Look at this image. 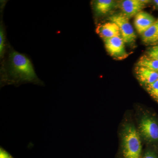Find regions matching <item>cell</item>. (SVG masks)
Returning <instances> with one entry per match:
<instances>
[{"label":"cell","mask_w":158,"mask_h":158,"mask_svg":"<svg viewBox=\"0 0 158 158\" xmlns=\"http://www.w3.org/2000/svg\"><path fill=\"white\" fill-rule=\"evenodd\" d=\"M8 73V75L2 80L5 84H41L30 59L16 51H11L9 54Z\"/></svg>","instance_id":"1"},{"label":"cell","mask_w":158,"mask_h":158,"mask_svg":"<svg viewBox=\"0 0 158 158\" xmlns=\"http://www.w3.org/2000/svg\"><path fill=\"white\" fill-rule=\"evenodd\" d=\"M121 148L116 158H141L142 144L138 130L131 124L126 125L123 131Z\"/></svg>","instance_id":"2"},{"label":"cell","mask_w":158,"mask_h":158,"mask_svg":"<svg viewBox=\"0 0 158 158\" xmlns=\"http://www.w3.org/2000/svg\"><path fill=\"white\" fill-rule=\"evenodd\" d=\"M111 22L116 23L119 28L122 38L124 43L135 42L136 35L128 19L123 14L114 15L110 18Z\"/></svg>","instance_id":"3"},{"label":"cell","mask_w":158,"mask_h":158,"mask_svg":"<svg viewBox=\"0 0 158 158\" xmlns=\"http://www.w3.org/2000/svg\"><path fill=\"white\" fill-rule=\"evenodd\" d=\"M139 132L150 142L158 141V124L155 119L148 116L141 118L139 124Z\"/></svg>","instance_id":"4"},{"label":"cell","mask_w":158,"mask_h":158,"mask_svg":"<svg viewBox=\"0 0 158 158\" xmlns=\"http://www.w3.org/2000/svg\"><path fill=\"white\" fill-rule=\"evenodd\" d=\"M104 42L107 51L112 56L119 59L125 58L127 56L124 41L120 36L105 39Z\"/></svg>","instance_id":"5"},{"label":"cell","mask_w":158,"mask_h":158,"mask_svg":"<svg viewBox=\"0 0 158 158\" xmlns=\"http://www.w3.org/2000/svg\"><path fill=\"white\" fill-rule=\"evenodd\" d=\"M155 21V19L151 15L145 11H141L135 15V27L138 33L142 34Z\"/></svg>","instance_id":"6"},{"label":"cell","mask_w":158,"mask_h":158,"mask_svg":"<svg viewBox=\"0 0 158 158\" xmlns=\"http://www.w3.org/2000/svg\"><path fill=\"white\" fill-rule=\"evenodd\" d=\"M144 5L141 0H125L122 2L120 7L123 14L129 19L140 12Z\"/></svg>","instance_id":"7"},{"label":"cell","mask_w":158,"mask_h":158,"mask_svg":"<svg viewBox=\"0 0 158 158\" xmlns=\"http://www.w3.org/2000/svg\"><path fill=\"white\" fill-rule=\"evenodd\" d=\"M137 78L145 86L150 85L158 80V72L140 66L135 69Z\"/></svg>","instance_id":"8"},{"label":"cell","mask_w":158,"mask_h":158,"mask_svg":"<svg viewBox=\"0 0 158 158\" xmlns=\"http://www.w3.org/2000/svg\"><path fill=\"white\" fill-rule=\"evenodd\" d=\"M97 32L104 39L120 36L119 28L115 23H106L98 27Z\"/></svg>","instance_id":"9"},{"label":"cell","mask_w":158,"mask_h":158,"mask_svg":"<svg viewBox=\"0 0 158 158\" xmlns=\"http://www.w3.org/2000/svg\"><path fill=\"white\" fill-rule=\"evenodd\" d=\"M142 41L145 44L155 43L158 42V19L155 23L141 34Z\"/></svg>","instance_id":"10"},{"label":"cell","mask_w":158,"mask_h":158,"mask_svg":"<svg viewBox=\"0 0 158 158\" xmlns=\"http://www.w3.org/2000/svg\"><path fill=\"white\" fill-rule=\"evenodd\" d=\"M115 6V2L112 0H98L94 2V10L98 14L108 13Z\"/></svg>","instance_id":"11"},{"label":"cell","mask_w":158,"mask_h":158,"mask_svg":"<svg viewBox=\"0 0 158 158\" xmlns=\"http://www.w3.org/2000/svg\"><path fill=\"white\" fill-rule=\"evenodd\" d=\"M137 65L158 72V60L144 55L139 59Z\"/></svg>","instance_id":"12"},{"label":"cell","mask_w":158,"mask_h":158,"mask_svg":"<svg viewBox=\"0 0 158 158\" xmlns=\"http://www.w3.org/2000/svg\"><path fill=\"white\" fill-rule=\"evenodd\" d=\"M146 87L150 95L158 102V80Z\"/></svg>","instance_id":"13"},{"label":"cell","mask_w":158,"mask_h":158,"mask_svg":"<svg viewBox=\"0 0 158 158\" xmlns=\"http://www.w3.org/2000/svg\"><path fill=\"white\" fill-rule=\"evenodd\" d=\"M141 158H158V151L148 148L143 152Z\"/></svg>","instance_id":"14"},{"label":"cell","mask_w":158,"mask_h":158,"mask_svg":"<svg viewBox=\"0 0 158 158\" xmlns=\"http://www.w3.org/2000/svg\"><path fill=\"white\" fill-rule=\"evenodd\" d=\"M5 36L4 31L2 26L0 28V56L1 58L4 55V50H5Z\"/></svg>","instance_id":"15"},{"label":"cell","mask_w":158,"mask_h":158,"mask_svg":"<svg viewBox=\"0 0 158 158\" xmlns=\"http://www.w3.org/2000/svg\"><path fill=\"white\" fill-rule=\"evenodd\" d=\"M147 56L153 59L158 60V45L153 47L148 51Z\"/></svg>","instance_id":"16"},{"label":"cell","mask_w":158,"mask_h":158,"mask_svg":"<svg viewBox=\"0 0 158 158\" xmlns=\"http://www.w3.org/2000/svg\"><path fill=\"white\" fill-rule=\"evenodd\" d=\"M0 158H15L3 147H0Z\"/></svg>","instance_id":"17"},{"label":"cell","mask_w":158,"mask_h":158,"mask_svg":"<svg viewBox=\"0 0 158 158\" xmlns=\"http://www.w3.org/2000/svg\"><path fill=\"white\" fill-rule=\"evenodd\" d=\"M154 2L158 7V0H155V1H154Z\"/></svg>","instance_id":"18"}]
</instances>
